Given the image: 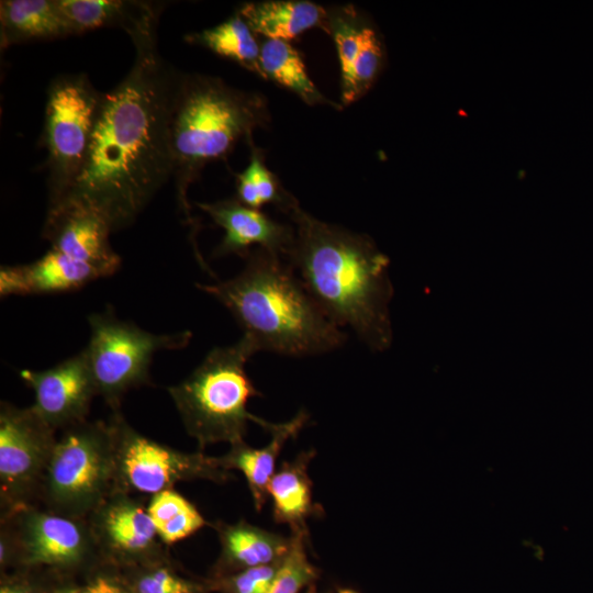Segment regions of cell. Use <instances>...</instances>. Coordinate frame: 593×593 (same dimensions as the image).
<instances>
[{"label": "cell", "mask_w": 593, "mask_h": 593, "mask_svg": "<svg viewBox=\"0 0 593 593\" xmlns=\"http://www.w3.org/2000/svg\"><path fill=\"white\" fill-rule=\"evenodd\" d=\"M384 57V46L377 30L366 22L360 34L350 85L342 94L343 104L357 101L372 87L383 68Z\"/></svg>", "instance_id": "27"}, {"label": "cell", "mask_w": 593, "mask_h": 593, "mask_svg": "<svg viewBox=\"0 0 593 593\" xmlns=\"http://www.w3.org/2000/svg\"><path fill=\"white\" fill-rule=\"evenodd\" d=\"M256 353L243 336L234 345L213 348L184 380L168 388L187 433L201 451L214 443L244 440L248 422L268 432L275 427L247 410L249 399L261 395L245 370Z\"/></svg>", "instance_id": "5"}, {"label": "cell", "mask_w": 593, "mask_h": 593, "mask_svg": "<svg viewBox=\"0 0 593 593\" xmlns=\"http://www.w3.org/2000/svg\"><path fill=\"white\" fill-rule=\"evenodd\" d=\"M309 421V414L300 411L291 421L276 424L269 432L270 443L262 448H253L244 440L231 445L230 450L219 458L220 465L231 471L244 473L254 505L260 511L268 497V485L275 474L277 458L284 444L298 436Z\"/></svg>", "instance_id": "18"}, {"label": "cell", "mask_w": 593, "mask_h": 593, "mask_svg": "<svg viewBox=\"0 0 593 593\" xmlns=\"http://www.w3.org/2000/svg\"><path fill=\"white\" fill-rule=\"evenodd\" d=\"M0 593H37L31 588L21 584H5L0 589Z\"/></svg>", "instance_id": "33"}, {"label": "cell", "mask_w": 593, "mask_h": 593, "mask_svg": "<svg viewBox=\"0 0 593 593\" xmlns=\"http://www.w3.org/2000/svg\"><path fill=\"white\" fill-rule=\"evenodd\" d=\"M260 64L265 80L296 94L309 105H329L342 109V105L326 98L309 77L303 59L290 42L265 40L260 44Z\"/></svg>", "instance_id": "23"}, {"label": "cell", "mask_w": 593, "mask_h": 593, "mask_svg": "<svg viewBox=\"0 0 593 593\" xmlns=\"http://www.w3.org/2000/svg\"><path fill=\"white\" fill-rule=\"evenodd\" d=\"M221 544L220 563L238 571L276 563L290 547V537H282L247 523L219 522L214 525Z\"/></svg>", "instance_id": "22"}, {"label": "cell", "mask_w": 593, "mask_h": 593, "mask_svg": "<svg viewBox=\"0 0 593 593\" xmlns=\"http://www.w3.org/2000/svg\"><path fill=\"white\" fill-rule=\"evenodd\" d=\"M184 40L231 59L265 79L260 64V43L237 12L213 27L188 34Z\"/></svg>", "instance_id": "24"}, {"label": "cell", "mask_w": 593, "mask_h": 593, "mask_svg": "<svg viewBox=\"0 0 593 593\" xmlns=\"http://www.w3.org/2000/svg\"><path fill=\"white\" fill-rule=\"evenodd\" d=\"M90 340L83 348L98 395L118 412L121 400L131 389L148 384L154 354L188 345V331L156 335L131 322L120 320L108 309L88 316Z\"/></svg>", "instance_id": "8"}, {"label": "cell", "mask_w": 593, "mask_h": 593, "mask_svg": "<svg viewBox=\"0 0 593 593\" xmlns=\"http://www.w3.org/2000/svg\"><path fill=\"white\" fill-rule=\"evenodd\" d=\"M237 13L255 34L265 40L289 42L312 27L326 31L328 11L307 0H265L247 2Z\"/></svg>", "instance_id": "19"}, {"label": "cell", "mask_w": 593, "mask_h": 593, "mask_svg": "<svg viewBox=\"0 0 593 593\" xmlns=\"http://www.w3.org/2000/svg\"><path fill=\"white\" fill-rule=\"evenodd\" d=\"M338 593H359L353 589H340L338 590Z\"/></svg>", "instance_id": "34"}, {"label": "cell", "mask_w": 593, "mask_h": 593, "mask_svg": "<svg viewBox=\"0 0 593 593\" xmlns=\"http://www.w3.org/2000/svg\"><path fill=\"white\" fill-rule=\"evenodd\" d=\"M280 563L281 560L271 564L240 570L224 578L221 588L226 593H268Z\"/></svg>", "instance_id": "31"}, {"label": "cell", "mask_w": 593, "mask_h": 593, "mask_svg": "<svg viewBox=\"0 0 593 593\" xmlns=\"http://www.w3.org/2000/svg\"><path fill=\"white\" fill-rule=\"evenodd\" d=\"M243 270L214 284H197L233 315L257 351L305 357L342 347L347 335L320 307L281 256L255 247Z\"/></svg>", "instance_id": "3"}, {"label": "cell", "mask_w": 593, "mask_h": 593, "mask_svg": "<svg viewBox=\"0 0 593 593\" xmlns=\"http://www.w3.org/2000/svg\"><path fill=\"white\" fill-rule=\"evenodd\" d=\"M291 533L289 550L281 560L268 593H299L317 578L318 570L310 562L305 550L307 533Z\"/></svg>", "instance_id": "29"}, {"label": "cell", "mask_w": 593, "mask_h": 593, "mask_svg": "<svg viewBox=\"0 0 593 593\" xmlns=\"http://www.w3.org/2000/svg\"><path fill=\"white\" fill-rule=\"evenodd\" d=\"M135 593H201L203 588L166 566L146 569L133 584Z\"/></svg>", "instance_id": "30"}, {"label": "cell", "mask_w": 593, "mask_h": 593, "mask_svg": "<svg viewBox=\"0 0 593 593\" xmlns=\"http://www.w3.org/2000/svg\"><path fill=\"white\" fill-rule=\"evenodd\" d=\"M116 491L156 494L179 482L209 480L224 483L232 478L217 457L201 450L184 452L150 439L133 428L120 411L109 421Z\"/></svg>", "instance_id": "9"}, {"label": "cell", "mask_w": 593, "mask_h": 593, "mask_svg": "<svg viewBox=\"0 0 593 593\" xmlns=\"http://www.w3.org/2000/svg\"><path fill=\"white\" fill-rule=\"evenodd\" d=\"M267 98L227 85L219 77L178 74L170 114V149L177 201L194 227L188 189L211 161L225 159L238 142H251L254 131L267 128Z\"/></svg>", "instance_id": "4"}, {"label": "cell", "mask_w": 593, "mask_h": 593, "mask_svg": "<svg viewBox=\"0 0 593 593\" xmlns=\"http://www.w3.org/2000/svg\"><path fill=\"white\" fill-rule=\"evenodd\" d=\"M102 96L86 74L61 75L49 83L42 135L48 206L61 201L81 174Z\"/></svg>", "instance_id": "7"}, {"label": "cell", "mask_w": 593, "mask_h": 593, "mask_svg": "<svg viewBox=\"0 0 593 593\" xmlns=\"http://www.w3.org/2000/svg\"><path fill=\"white\" fill-rule=\"evenodd\" d=\"M103 278L94 267L49 249L25 265L2 266L0 295H34L74 291Z\"/></svg>", "instance_id": "16"}, {"label": "cell", "mask_w": 593, "mask_h": 593, "mask_svg": "<svg viewBox=\"0 0 593 593\" xmlns=\"http://www.w3.org/2000/svg\"><path fill=\"white\" fill-rule=\"evenodd\" d=\"M20 378L34 391L33 410L55 430L87 421L98 395L83 349L46 370H22Z\"/></svg>", "instance_id": "12"}, {"label": "cell", "mask_w": 593, "mask_h": 593, "mask_svg": "<svg viewBox=\"0 0 593 593\" xmlns=\"http://www.w3.org/2000/svg\"><path fill=\"white\" fill-rule=\"evenodd\" d=\"M147 513L166 546L183 540L208 524L199 510L175 489L154 494Z\"/></svg>", "instance_id": "25"}, {"label": "cell", "mask_w": 593, "mask_h": 593, "mask_svg": "<svg viewBox=\"0 0 593 593\" xmlns=\"http://www.w3.org/2000/svg\"><path fill=\"white\" fill-rule=\"evenodd\" d=\"M294 230L283 257L323 312L372 351L392 343L390 260L366 234L321 221L298 200L284 212Z\"/></svg>", "instance_id": "2"}, {"label": "cell", "mask_w": 593, "mask_h": 593, "mask_svg": "<svg viewBox=\"0 0 593 593\" xmlns=\"http://www.w3.org/2000/svg\"><path fill=\"white\" fill-rule=\"evenodd\" d=\"M1 521V564L18 555L27 564L70 567L99 552L87 518L30 505Z\"/></svg>", "instance_id": "11"}, {"label": "cell", "mask_w": 593, "mask_h": 593, "mask_svg": "<svg viewBox=\"0 0 593 593\" xmlns=\"http://www.w3.org/2000/svg\"><path fill=\"white\" fill-rule=\"evenodd\" d=\"M32 406L1 402L0 500L1 516L32 505L40 496L57 438Z\"/></svg>", "instance_id": "10"}, {"label": "cell", "mask_w": 593, "mask_h": 593, "mask_svg": "<svg viewBox=\"0 0 593 593\" xmlns=\"http://www.w3.org/2000/svg\"><path fill=\"white\" fill-rule=\"evenodd\" d=\"M58 0H2L0 2L1 48L30 41L74 35Z\"/></svg>", "instance_id": "20"}, {"label": "cell", "mask_w": 593, "mask_h": 593, "mask_svg": "<svg viewBox=\"0 0 593 593\" xmlns=\"http://www.w3.org/2000/svg\"><path fill=\"white\" fill-rule=\"evenodd\" d=\"M74 33L102 27L123 30L133 43L156 36L160 5L130 0H58Z\"/></svg>", "instance_id": "17"}, {"label": "cell", "mask_w": 593, "mask_h": 593, "mask_svg": "<svg viewBox=\"0 0 593 593\" xmlns=\"http://www.w3.org/2000/svg\"><path fill=\"white\" fill-rule=\"evenodd\" d=\"M250 160L240 174L236 175L237 200L247 206L260 210L273 204L284 212L296 199L287 191L279 179L266 166L264 153L251 142Z\"/></svg>", "instance_id": "26"}, {"label": "cell", "mask_w": 593, "mask_h": 593, "mask_svg": "<svg viewBox=\"0 0 593 593\" xmlns=\"http://www.w3.org/2000/svg\"><path fill=\"white\" fill-rule=\"evenodd\" d=\"M133 44L128 74L102 96L81 174L57 203L87 205L112 232L132 224L172 176L169 128L179 72L159 55L157 36Z\"/></svg>", "instance_id": "1"}, {"label": "cell", "mask_w": 593, "mask_h": 593, "mask_svg": "<svg viewBox=\"0 0 593 593\" xmlns=\"http://www.w3.org/2000/svg\"><path fill=\"white\" fill-rule=\"evenodd\" d=\"M100 553L124 561L163 556L164 546L147 505L130 493L114 491L87 517Z\"/></svg>", "instance_id": "13"}, {"label": "cell", "mask_w": 593, "mask_h": 593, "mask_svg": "<svg viewBox=\"0 0 593 593\" xmlns=\"http://www.w3.org/2000/svg\"><path fill=\"white\" fill-rule=\"evenodd\" d=\"M197 205L224 230V237L213 253L215 257L237 255L245 259L256 246L283 258L293 243L292 225L277 222L237 198Z\"/></svg>", "instance_id": "15"}, {"label": "cell", "mask_w": 593, "mask_h": 593, "mask_svg": "<svg viewBox=\"0 0 593 593\" xmlns=\"http://www.w3.org/2000/svg\"><path fill=\"white\" fill-rule=\"evenodd\" d=\"M115 488L109 422H81L63 429L51 457L41 499L46 510L86 518Z\"/></svg>", "instance_id": "6"}, {"label": "cell", "mask_w": 593, "mask_h": 593, "mask_svg": "<svg viewBox=\"0 0 593 593\" xmlns=\"http://www.w3.org/2000/svg\"><path fill=\"white\" fill-rule=\"evenodd\" d=\"M315 451H304L292 461H284L270 480L268 495L272 500L273 519L288 524L291 532H306V519L322 512L313 503L312 481L307 467Z\"/></svg>", "instance_id": "21"}, {"label": "cell", "mask_w": 593, "mask_h": 593, "mask_svg": "<svg viewBox=\"0 0 593 593\" xmlns=\"http://www.w3.org/2000/svg\"><path fill=\"white\" fill-rule=\"evenodd\" d=\"M362 20L351 7L328 11L326 31L333 35L342 70V94L350 85L353 66L359 49Z\"/></svg>", "instance_id": "28"}, {"label": "cell", "mask_w": 593, "mask_h": 593, "mask_svg": "<svg viewBox=\"0 0 593 593\" xmlns=\"http://www.w3.org/2000/svg\"><path fill=\"white\" fill-rule=\"evenodd\" d=\"M112 228L97 211L75 201H65L47 208L42 235L51 248L86 262L103 277L113 275L121 257L110 243Z\"/></svg>", "instance_id": "14"}, {"label": "cell", "mask_w": 593, "mask_h": 593, "mask_svg": "<svg viewBox=\"0 0 593 593\" xmlns=\"http://www.w3.org/2000/svg\"><path fill=\"white\" fill-rule=\"evenodd\" d=\"M309 593H316V592H315V591H311V592H309Z\"/></svg>", "instance_id": "35"}, {"label": "cell", "mask_w": 593, "mask_h": 593, "mask_svg": "<svg viewBox=\"0 0 593 593\" xmlns=\"http://www.w3.org/2000/svg\"><path fill=\"white\" fill-rule=\"evenodd\" d=\"M79 593H130V592L119 581L107 575H97Z\"/></svg>", "instance_id": "32"}]
</instances>
